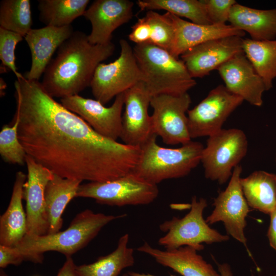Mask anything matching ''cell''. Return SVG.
<instances>
[{
  "label": "cell",
  "mask_w": 276,
  "mask_h": 276,
  "mask_svg": "<svg viewBox=\"0 0 276 276\" xmlns=\"http://www.w3.org/2000/svg\"><path fill=\"white\" fill-rule=\"evenodd\" d=\"M18 137L27 155L62 177L104 182L132 171L141 147L99 134L57 102L38 80L14 83Z\"/></svg>",
  "instance_id": "cell-1"
},
{
  "label": "cell",
  "mask_w": 276,
  "mask_h": 276,
  "mask_svg": "<svg viewBox=\"0 0 276 276\" xmlns=\"http://www.w3.org/2000/svg\"><path fill=\"white\" fill-rule=\"evenodd\" d=\"M114 44H94L88 35L76 31L57 51L43 74L41 82L53 98L78 95L90 86L95 70L114 53Z\"/></svg>",
  "instance_id": "cell-2"
},
{
  "label": "cell",
  "mask_w": 276,
  "mask_h": 276,
  "mask_svg": "<svg viewBox=\"0 0 276 276\" xmlns=\"http://www.w3.org/2000/svg\"><path fill=\"white\" fill-rule=\"evenodd\" d=\"M126 216L125 214L107 215L86 209L78 213L64 231L39 236H25L14 248L24 260L34 263H41L43 254L50 251L72 257L86 246L108 223Z\"/></svg>",
  "instance_id": "cell-3"
},
{
  "label": "cell",
  "mask_w": 276,
  "mask_h": 276,
  "mask_svg": "<svg viewBox=\"0 0 276 276\" xmlns=\"http://www.w3.org/2000/svg\"><path fill=\"white\" fill-rule=\"evenodd\" d=\"M133 50L151 97L182 95L196 85L183 62L165 50L150 43L136 44Z\"/></svg>",
  "instance_id": "cell-4"
},
{
  "label": "cell",
  "mask_w": 276,
  "mask_h": 276,
  "mask_svg": "<svg viewBox=\"0 0 276 276\" xmlns=\"http://www.w3.org/2000/svg\"><path fill=\"white\" fill-rule=\"evenodd\" d=\"M156 135L152 136L141 147V154L132 172L153 184L188 175L201 162L204 148L191 141L180 147L170 148L158 145Z\"/></svg>",
  "instance_id": "cell-5"
},
{
  "label": "cell",
  "mask_w": 276,
  "mask_h": 276,
  "mask_svg": "<svg viewBox=\"0 0 276 276\" xmlns=\"http://www.w3.org/2000/svg\"><path fill=\"white\" fill-rule=\"evenodd\" d=\"M207 205L206 199H198L194 196L191 210L183 217L174 216L159 225L160 230L166 234L159 239L158 244L167 250L191 246L199 251L203 249V243L211 244L228 241V235L211 228L204 219L203 213Z\"/></svg>",
  "instance_id": "cell-6"
},
{
  "label": "cell",
  "mask_w": 276,
  "mask_h": 276,
  "mask_svg": "<svg viewBox=\"0 0 276 276\" xmlns=\"http://www.w3.org/2000/svg\"><path fill=\"white\" fill-rule=\"evenodd\" d=\"M247 150V137L241 129H222L209 136L200 162L205 177L220 185L226 183Z\"/></svg>",
  "instance_id": "cell-7"
},
{
  "label": "cell",
  "mask_w": 276,
  "mask_h": 276,
  "mask_svg": "<svg viewBox=\"0 0 276 276\" xmlns=\"http://www.w3.org/2000/svg\"><path fill=\"white\" fill-rule=\"evenodd\" d=\"M158 194L156 185L131 172L113 180L80 185L76 197L90 198L101 204L121 207L150 204Z\"/></svg>",
  "instance_id": "cell-8"
},
{
  "label": "cell",
  "mask_w": 276,
  "mask_h": 276,
  "mask_svg": "<svg viewBox=\"0 0 276 276\" xmlns=\"http://www.w3.org/2000/svg\"><path fill=\"white\" fill-rule=\"evenodd\" d=\"M121 52L118 58L97 67L90 86L93 96L105 105L113 98L142 81V75L133 48L128 41L120 40Z\"/></svg>",
  "instance_id": "cell-9"
},
{
  "label": "cell",
  "mask_w": 276,
  "mask_h": 276,
  "mask_svg": "<svg viewBox=\"0 0 276 276\" xmlns=\"http://www.w3.org/2000/svg\"><path fill=\"white\" fill-rule=\"evenodd\" d=\"M191 103L187 93L180 95H159L152 97L150 106L152 133L168 145H184L190 137L187 113Z\"/></svg>",
  "instance_id": "cell-10"
},
{
  "label": "cell",
  "mask_w": 276,
  "mask_h": 276,
  "mask_svg": "<svg viewBox=\"0 0 276 276\" xmlns=\"http://www.w3.org/2000/svg\"><path fill=\"white\" fill-rule=\"evenodd\" d=\"M244 101L220 84L187 112L191 139L210 136L221 130L229 116Z\"/></svg>",
  "instance_id": "cell-11"
},
{
  "label": "cell",
  "mask_w": 276,
  "mask_h": 276,
  "mask_svg": "<svg viewBox=\"0 0 276 276\" xmlns=\"http://www.w3.org/2000/svg\"><path fill=\"white\" fill-rule=\"evenodd\" d=\"M242 172L240 165L234 169L227 186L214 199V209L205 221L209 225L222 222L228 236L246 246L244 229L250 207L240 184Z\"/></svg>",
  "instance_id": "cell-12"
},
{
  "label": "cell",
  "mask_w": 276,
  "mask_h": 276,
  "mask_svg": "<svg viewBox=\"0 0 276 276\" xmlns=\"http://www.w3.org/2000/svg\"><path fill=\"white\" fill-rule=\"evenodd\" d=\"M61 103L66 109L80 116L99 134L114 141L120 138L124 93L117 96L108 107L97 100L85 98L79 95L61 98Z\"/></svg>",
  "instance_id": "cell-13"
},
{
  "label": "cell",
  "mask_w": 276,
  "mask_h": 276,
  "mask_svg": "<svg viewBox=\"0 0 276 276\" xmlns=\"http://www.w3.org/2000/svg\"><path fill=\"white\" fill-rule=\"evenodd\" d=\"M26 164L28 174L24 188L27 217L25 236H42L47 234L49 230L45 211V190L54 173L27 155Z\"/></svg>",
  "instance_id": "cell-14"
},
{
  "label": "cell",
  "mask_w": 276,
  "mask_h": 276,
  "mask_svg": "<svg viewBox=\"0 0 276 276\" xmlns=\"http://www.w3.org/2000/svg\"><path fill=\"white\" fill-rule=\"evenodd\" d=\"M242 40L237 36L211 40L186 51L180 55L181 60L192 78H202L243 52Z\"/></svg>",
  "instance_id": "cell-15"
},
{
  "label": "cell",
  "mask_w": 276,
  "mask_h": 276,
  "mask_svg": "<svg viewBox=\"0 0 276 276\" xmlns=\"http://www.w3.org/2000/svg\"><path fill=\"white\" fill-rule=\"evenodd\" d=\"M151 98L143 82L124 92L125 111L120 136L124 144L140 147L153 134L148 113Z\"/></svg>",
  "instance_id": "cell-16"
},
{
  "label": "cell",
  "mask_w": 276,
  "mask_h": 276,
  "mask_svg": "<svg viewBox=\"0 0 276 276\" xmlns=\"http://www.w3.org/2000/svg\"><path fill=\"white\" fill-rule=\"evenodd\" d=\"M217 70L226 88L251 105L261 107L266 89L264 83L243 52L239 53Z\"/></svg>",
  "instance_id": "cell-17"
},
{
  "label": "cell",
  "mask_w": 276,
  "mask_h": 276,
  "mask_svg": "<svg viewBox=\"0 0 276 276\" xmlns=\"http://www.w3.org/2000/svg\"><path fill=\"white\" fill-rule=\"evenodd\" d=\"M133 2L129 0L93 2L83 15L91 25V32L88 35L89 41L94 44L111 42L113 31L133 17Z\"/></svg>",
  "instance_id": "cell-18"
},
{
  "label": "cell",
  "mask_w": 276,
  "mask_h": 276,
  "mask_svg": "<svg viewBox=\"0 0 276 276\" xmlns=\"http://www.w3.org/2000/svg\"><path fill=\"white\" fill-rule=\"evenodd\" d=\"M72 25L63 27L45 26L32 29L24 37L31 54V65L24 77L38 80L44 74L52 57L62 43L74 32Z\"/></svg>",
  "instance_id": "cell-19"
},
{
  "label": "cell",
  "mask_w": 276,
  "mask_h": 276,
  "mask_svg": "<svg viewBox=\"0 0 276 276\" xmlns=\"http://www.w3.org/2000/svg\"><path fill=\"white\" fill-rule=\"evenodd\" d=\"M136 250L150 256L158 263L172 269L182 276H220L193 246H184L163 250L145 242Z\"/></svg>",
  "instance_id": "cell-20"
},
{
  "label": "cell",
  "mask_w": 276,
  "mask_h": 276,
  "mask_svg": "<svg viewBox=\"0 0 276 276\" xmlns=\"http://www.w3.org/2000/svg\"><path fill=\"white\" fill-rule=\"evenodd\" d=\"M170 14L175 29V40L171 54L177 58L189 49L206 41L231 36L242 37L245 35V32L231 25H199Z\"/></svg>",
  "instance_id": "cell-21"
},
{
  "label": "cell",
  "mask_w": 276,
  "mask_h": 276,
  "mask_svg": "<svg viewBox=\"0 0 276 276\" xmlns=\"http://www.w3.org/2000/svg\"><path fill=\"white\" fill-rule=\"evenodd\" d=\"M27 175L21 171L16 173L9 205L0 217V245L15 247L27 233V217L22 200Z\"/></svg>",
  "instance_id": "cell-22"
},
{
  "label": "cell",
  "mask_w": 276,
  "mask_h": 276,
  "mask_svg": "<svg viewBox=\"0 0 276 276\" xmlns=\"http://www.w3.org/2000/svg\"><path fill=\"white\" fill-rule=\"evenodd\" d=\"M228 21L234 27L247 32L253 40L276 38V8L260 10L237 3L231 10Z\"/></svg>",
  "instance_id": "cell-23"
},
{
  "label": "cell",
  "mask_w": 276,
  "mask_h": 276,
  "mask_svg": "<svg viewBox=\"0 0 276 276\" xmlns=\"http://www.w3.org/2000/svg\"><path fill=\"white\" fill-rule=\"evenodd\" d=\"M82 181L62 177L54 174L45 190V211L49 224L47 234L60 231L62 214L70 201L76 197Z\"/></svg>",
  "instance_id": "cell-24"
},
{
  "label": "cell",
  "mask_w": 276,
  "mask_h": 276,
  "mask_svg": "<svg viewBox=\"0 0 276 276\" xmlns=\"http://www.w3.org/2000/svg\"><path fill=\"white\" fill-rule=\"evenodd\" d=\"M240 184L250 208L268 215L276 210V174L255 171L241 177Z\"/></svg>",
  "instance_id": "cell-25"
},
{
  "label": "cell",
  "mask_w": 276,
  "mask_h": 276,
  "mask_svg": "<svg viewBox=\"0 0 276 276\" xmlns=\"http://www.w3.org/2000/svg\"><path fill=\"white\" fill-rule=\"evenodd\" d=\"M129 235L121 236L116 248L109 254L100 257L89 264L76 266L78 276H118L135 262L134 250L128 246Z\"/></svg>",
  "instance_id": "cell-26"
},
{
  "label": "cell",
  "mask_w": 276,
  "mask_h": 276,
  "mask_svg": "<svg viewBox=\"0 0 276 276\" xmlns=\"http://www.w3.org/2000/svg\"><path fill=\"white\" fill-rule=\"evenodd\" d=\"M243 51L263 80L266 91L276 78V39L255 40L243 38Z\"/></svg>",
  "instance_id": "cell-27"
},
{
  "label": "cell",
  "mask_w": 276,
  "mask_h": 276,
  "mask_svg": "<svg viewBox=\"0 0 276 276\" xmlns=\"http://www.w3.org/2000/svg\"><path fill=\"white\" fill-rule=\"evenodd\" d=\"M89 0H39V19L46 26L63 27L71 25L83 16Z\"/></svg>",
  "instance_id": "cell-28"
},
{
  "label": "cell",
  "mask_w": 276,
  "mask_h": 276,
  "mask_svg": "<svg viewBox=\"0 0 276 276\" xmlns=\"http://www.w3.org/2000/svg\"><path fill=\"white\" fill-rule=\"evenodd\" d=\"M136 4L141 11L165 10L176 16L188 18L194 24L212 25L203 0H139Z\"/></svg>",
  "instance_id": "cell-29"
},
{
  "label": "cell",
  "mask_w": 276,
  "mask_h": 276,
  "mask_svg": "<svg viewBox=\"0 0 276 276\" xmlns=\"http://www.w3.org/2000/svg\"><path fill=\"white\" fill-rule=\"evenodd\" d=\"M29 0H3L0 3V28L24 37L32 29Z\"/></svg>",
  "instance_id": "cell-30"
},
{
  "label": "cell",
  "mask_w": 276,
  "mask_h": 276,
  "mask_svg": "<svg viewBox=\"0 0 276 276\" xmlns=\"http://www.w3.org/2000/svg\"><path fill=\"white\" fill-rule=\"evenodd\" d=\"M145 17L151 29L149 43L172 54L175 40V29L170 13L166 12L160 14L153 10H149L147 12Z\"/></svg>",
  "instance_id": "cell-31"
},
{
  "label": "cell",
  "mask_w": 276,
  "mask_h": 276,
  "mask_svg": "<svg viewBox=\"0 0 276 276\" xmlns=\"http://www.w3.org/2000/svg\"><path fill=\"white\" fill-rule=\"evenodd\" d=\"M18 121L4 125L0 132V154L6 163L24 165L27 153L18 137Z\"/></svg>",
  "instance_id": "cell-32"
},
{
  "label": "cell",
  "mask_w": 276,
  "mask_h": 276,
  "mask_svg": "<svg viewBox=\"0 0 276 276\" xmlns=\"http://www.w3.org/2000/svg\"><path fill=\"white\" fill-rule=\"evenodd\" d=\"M23 37L18 33L0 28V59L2 64L13 72L17 79L24 77L17 70L15 54L16 46L23 39Z\"/></svg>",
  "instance_id": "cell-33"
},
{
  "label": "cell",
  "mask_w": 276,
  "mask_h": 276,
  "mask_svg": "<svg viewBox=\"0 0 276 276\" xmlns=\"http://www.w3.org/2000/svg\"><path fill=\"white\" fill-rule=\"evenodd\" d=\"M212 24H226L235 0H203Z\"/></svg>",
  "instance_id": "cell-34"
},
{
  "label": "cell",
  "mask_w": 276,
  "mask_h": 276,
  "mask_svg": "<svg viewBox=\"0 0 276 276\" xmlns=\"http://www.w3.org/2000/svg\"><path fill=\"white\" fill-rule=\"evenodd\" d=\"M132 31L128 38L135 44L149 43L151 36V29L149 22L144 16L137 19L132 26Z\"/></svg>",
  "instance_id": "cell-35"
},
{
  "label": "cell",
  "mask_w": 276,
  "mask_h": 276,
  "mask_svg": "<svg viewBox=\"0 0 276 276\" xmlns=\"http://www.w3.org/2000/svg\"><path fill=\"white\" fill-rule=\"evenodd\" d=\"M24 260L14 247L0 245V267L4 268L9 265H19Z\"/></svg>",
  "instance_id": "cell-36"
},
{
  "label": "cell",
  "mask_w": 276,
  "mask_h": 276,
  "mask_svg": "<svg viewBox=\"0 0 276 276\" xmlns=\"http://www.w3.org/2000/svg\"><path fill=\"white\" fill-rule=\"evenodd\" d=\"M66 258V261L59 269L57 276H78L76 265L75 264L72 257Z\"/></svg>",
  "instance_id": "cell-37"
},
{
  "label": "cell",
  "mask_w": 276,
  "mask_h": 276,
  "mask_svg": "<svg viewBox=\"0 0 276 276\" xmlns=\"http://www.w3.org/2000/svg\"><path fill=\"white\" fill-rule=\"evenodd\" d=\"M269 215L270 220L267 237L270 246L276 250V210Z\"/></svg>",
  "instance_id": "cell-38"
},
{
  "label": "cell",
  "mask_w": 276,
  "mask_h": 276,
  "mask_svg": "<svg viewBox=\"0 0 276 276\" xmlns=\"http://www.w3.org/2000/svg\"><path fill=\"white\" fill-rule=\"evenodd\" d=\"M218 271L220 276H233L231 267L227 263L219 264Z\"/></svg>",
  "instance_id": "cell-39"
},
{
  "label": "cell",
  "mask_w": 276,
  "mask_h": 276,
  "mask_svg": "<svg viewBox=\"0 0 276 276\" xmlns=\"http://www.w3.org/2000/svg\"><path fill=\"white\" fill-rule=\"evenodd\" d=\"M0 84H1V86H0L1 96L2 97L4 95V94H5L4 90L6 89L7 85H6V82L4 81V79L2 78H1V80H0Z\"/></svg>",
  "instance_id": "cell-40"
},
{
  "label": "cell",
  "mask_w": 276,
  "mask_h": 276,
  "mask_svg": "<svg viewBox=\"0 0 276 276\" xmlns=\"http://www.w3.org/2000/svg\"><path fill=\"white\" fill-rule=\"evenodd\" d=\"M131 272L133 275L135 276H155L150 273L146 274L144 273H139V272ZM170 276H175V275L171 274Z\"/></svg>",
  "instance_id": "cell-41"
},
{
  "label": "cell",
  "mask_w": 276,
  "mask_h": 276,
  "mask_svg": "<svg viewBox=\"0 0 276 276\" xmlns=\"http://www.w3.org/2000/svg\"><path fill=\"white\" fill-rule=\"evenodd\" d=\"M122 276H135L133 275L131 272H129L128 273H124Z\"/></svg>",
  "instance_id": "cell-42"
},
{
  "label": "cell",
  "mask_w": 276,
  "mask_h": 276,
  "mask_svg": "<svg viewBox=\"0 0 276 276\" xmlns=\"http://www.w3.org/2000/svg\"><path fill=\"white\" fill-rule=\"evenodd\" d=\"M1 276H7L6 274L5 273V272L4 271H3V270H2V271L1 270Z\"/></svg>",
  "instance_id": "cell-43"
},
{
  "label": "cell",
  "mask_w": 276,
  "mask_h": 276,
  "mask_svg": "<svg viewBox=\"0 0 276 276\" xmlns=\"http://www.w3.org/2000/svg\"><path fill=\"white\" fill-rule=\"evenodd\" d=\"M275 161H276V153H275Z\"/></svg>",
  "instance_id": "cell-44"
},
{
  "label": "cell",
  "mask_w": 276,
  "mask_h": 276,
  "mask_svg": "<svg viewBox=\"0 0 276 276\" xmlns=\"http://www.w3.org/2000/svg\"><path fill=\"white\" fill-rule=\"evenodd\" d=\"M273 276H276V274H275V275H273Z\"/></svg>",
  "instance_id": "cell-45"
}]
</instances>
